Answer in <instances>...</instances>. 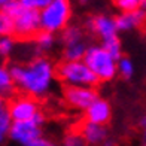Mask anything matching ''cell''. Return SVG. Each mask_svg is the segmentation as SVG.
Segmentation results:
<instances>
[{
	"label": "cell",
	"instance_id": "cell-1",
	"mask_svg": "<svg viewBox=\"0 0 146 146\" xmlns=\"http://www.w3.org/2000/svg\"><path fill=\"white\" fill-rule=\"evenodd\" d=\"M9 70L15 88L35 100L48 96L55 81V66L45 57H36L25 64H12Z\"/></svg>",
	"mask_w": 146,
	"mask_h": 146
},
{
	"label": "cell",
	"instance_id": "cell-2",
	"mask_svg": "<svg viewBox=\"0 0 146 146\" xmlns=\"http://www.w3.org/2000/svg\"><path fill=\"white\" fill-rule=\"evenodd\" d=\"M55 78H58L66 87L96 88L98 84V79L84 61H61L55 66Z\"/></svg>",
	"mask_w": 146,
	"mask_h": 146
},
{
	"label": "cell",
	"instance_id": "cell-3",
	"mask_svg": "<svg viewBox=\"0 0 146 146\" xmlns=\"http://www.w3.org/2000/svg\"><path fill=\"white\" fill-rule=\"evenodd\" d=\"M82 61L88 66L98 82H109L116 75V60L112 57L102 45H91L88 46L85 57Z\"/></svg>",
	"mask_w": 146,
	"mask_h": 146
},
{
	"label": "cell",
	"instance_id": "cell-4",
	"mask_svg": "<svg viewBox=\"0 0 146 146\" xmlns=\"http://www.w3.org/2000/svg\"><path fill=\"white\" fill-rule=\"evenodd\" d=\"M72 18V2L70 0H52L45 9L39 12L40 30L55 35L63 31L69 25Z\"/></svg>",
	"mask_w": 146,
	"mask_h": 146
},
{
	"label": "cell",
	"instance_id": "cell-5",
	"mask_svg": "<svg viewBox=\"0 0 146 146\" xmlns=\"http://www.w3.org/2000/svg\"><path fill=\"white\" fill-rule=\"evenodd\" d=\"M43 124H45V115L43 112L37 113L31 121L25 122H12V127L8 133L11 140L17 142L21 146H29L31 142H35L36 139L43 136Z\"/></svg>",
	"mask_w": 146,
	"mask_h": 146
},
{
	"label": "cell",
	"instance_id": "cell-6",
	"mask_svg": "<svg viewBox=\"0 0 146 146\" xmlns=\"http://www.w3.org/2000/svg\"><path fill=\"white\" fill-rule=\"evenodd\" d=\"M12 23H14L12 36L18 39H35V36L40 31V19L39 12L36 11L21 8L12 18Z\"/></svg>",
	"mask_w": 146,
	"mask_h": 146
},
{
	"label": "cell",
	"instance_id": "cell-7",
	"mask_svg": "<svg viewBox=\"0 0 146 146\" xmlns=\"http://www.w3.org/2000/svg\"><path fill=\"white\" fill-rule=\"evenodd\" d=\"M8 110L12 122H25V121H31L37 113H40V106H39L37 100L27 96H21V97H15L9 104H8Z\"/></svg>",
	"mask_w": 146,
	"mask_h": 146
},
{
	"label": "cell",
	"instance_id": "cell-8",
	"mask_svg": "<svg viewBox=\"0 0 146 146\" xmlns=\"http://www.w3.org/2000/svg\"><path fill=\"white\" fill-rule=\"evenodd\" d=\"M63 97L66 103L70 108L76 109V110H82L85 112L90 106L94 103L98 94L96 88H87V87H64L63 91Z\"/></svg>",
	"mask_w": 146,
	"mask_h": 146
},
{
	"label": "cell",
	"instance_id": "cell-9",
	"mask_svg": "<svg viewBox=\"0 0 146 146\" xmlns=\"http://www.w3.org/2000/svg\"><path fill=\"white\" fill-rule=\"evenodd\" d=\"M85 27L90 30L92 35H96L97 37L103 40H108L110 37L118 36V30L115 25V18H112L109 15L98 14V15H91L85 21Z\"/></svg>",
	"mask_w": 146,
	"mask_h": 146
},
{
	"label": "cell",
	"instance_id": "cell-10",
	"mask_svg": "<svg viewBox=\"0 0 146 146\" xmlns=\"http://www.w3.org/2000/svg\"><path fill=\"white\" fill-rule=\"evenodd\" d=\"M112 119V106L108 100L98 97L90 108L85 110V121L97 125H104Z\"/></svg>",
	"mask_w": 146,
	"mask_h": 146
},
{
	"label": "cell",
	"instance_id": "cell-11",
	"mask_svg": "<svg viewBox=\"0 0 146 146\" xmlns=\"http://www.w3.org/2000/svg\"><path fill=\"white\" fill-rule=\"evenodd\" d=\"M146 21V11L137 9L131 12H121L115 17V25L118 31H133L140 29Z\"/></svg>",
	"mask_w": 146,
	"mask_h": 146
},
{
	"label": "cell",
	"instance_id": "cell-12",
	"mask_svg": "<svg viewBox=\"0 0 146 146\" xmlns=\"http://www.w3.org/2000/svg\"><path fill=\"white\" fill-rule=\"evenodd\" d=\"M79 134L82 136V139L85 140L87 145H91V146H98V145H103L106 140H108V128L104 125H97V124H91V122H87L85 121L81 127V131Z\"/></svg>",
	"mask_w": 146,
	"mask_h": 146
},
{
	"label": "cell",
	"instance_id": "cell-13",
	"mask_svg": "<svg viewBox=\"0 0 146 146\" xmlns=\"http://www.w3.org/2000/svg\"><path fill=\"white\" fill-rule=\"evenodd\" d=\"M87 49H88V45L85 40L72 43V45H66L63 48V58H64V61H82Z\"/></svg>",
	"mask_w": 146,
	"mask_h": 146
},
{
	"label": "cell",
	"instance_id": "cell-14",
	"mask_svg": "<svg viewBox=\"0 0 146 146\" xmlns=\"http://www.w3.org/2000/svg\"><path fill=\"white\" fill-rule=\"evenodd\" d=\"M15 91V82L11 75L9 67L0 64V98H8L14 94Z\"/></svg>",
	"mask_w": 146,
	"mask_h": 146
},
{
	"label": "cell",
	"instance_id": "cell-15",
	"mask_svg": "<svg viewBox=\"0 0 146 146\" xmlns=\"http://www.w3.org/2000/svg\"><path fill=\"white\" fill-rule=\"evenodd\" d=\"M55 35L48 31H39L37 35L35 36V45H36V49L37 52H49L52 48L55 46Z\"/></svg>",
	"mask_w": 146,
	"mask_h": 146
},
{
	"label": "cell",
	"instance_id": "cell-16",
	"mask_svg": "<svg viewBox=\"0 0 146 146\" xmlns=\"http://www.w3.org/2000/svg\"><path fill=\"white\" fill-rule=\"evenodd\" d=\"M61 40H63L64 46L82 42V40H85L84 30L79 29V27H75V25H67V27L61 31Z\"/></svg>",
	"mask_w": 146,
	"mask_h": 146
},
{
	"label": "cell",
	"instance_id": "cell-17",
	"mask_svg": "<svg viewBox=\"0 0 146 146\" xmlns=\"http://www.w3.org/2000/svg\"><path fill=\"white\" fill-rule=\"evenodd\" d=\"M102 46H103V49H106L116 60V61L122 57V43H121V39H119L118 36L110 37V39H108V40H103Z\"/></svg>",
	"mask_w": 146,
	"mask_h": 146
},
{
	"label": "cell",
	"instance_id": "cell-18",
	"mask_svg": "<svg viewBox=\"0 0 146 146\" xmlns=\"http://www.w3.org/2000/svg\"><path fill=\"white\" fill-rule=\"evenodd\" d=\"M116 72L118 75H121L124 79H131L133 75H134V64L130 58L127 57H121L116 61Z\"/></svg>",
	"mask_w": 146,
	"mask_h": 146
},
{
	"label": "cell",
	"instance_id": "cell-19",
	"mask_svg": "<svg viewBox=\"0 0 146 146\" xmlns=\"http://www.w3.org/2000/svg\"><path fill=\"white\" fill-rule=\"evenodd\" d=\"M15 49V39L12 36L0 37V58H8Z\"/></svg>",
	"mask_w": 146,
	"mask_h": 146
},
{
	"label": "cell",
	"instance_id": "cell-20",
	"mask_svg": "<svg viewBox=\"0 0 146 146\" xmlns=\"http://www.w3.org/2000/svg\"><path fill=\"white\" fill-rule=\"evenodd\" d=\"M113 5L121 11V12H131V11H137L142 6V0H112Z\"/></svg>",
	"mask_w": 146,
	"mask_h": 146
},
{
	"label": "cell",
	"instance_id": "cell-21",
	"mask_svg": "<svg viewBox=\"0 0 146 146\" xmlns=\"http://www.w3.org/2000/svg\"><path fill=\"white\" fill-rule=\"evenodd\" d=\"M51 2L52 0H18V3L24 9H30V11H36V12H40L42 9H45Z\"/></svg>",
	"mask_w": 146,
	"mask_h": 146
},
{
	"label": "cell",
	"instance_id": "cell-22",
	"mask_svg": "<svg viewBox=\"0 0 146 146\" xmlns=\"http://www.w3.org/2000/svg\"><path fill=\"white\" fill-rule=\"evenodd\" d=\"M61 146H87V143L82 139V136L79 134V131H72L63 137Z\"/></svg>",
	"mask_w": 146,
	"mask_h": 146
},
{
	"label": "cell",
	"instance_id": "cell-23",
	"mask_svg": "<svg viewBox=\"0 0 146 146\" xmlns=\"http://www.w3.org/2000/svg\"><path fill=\"white\" fill-rule=\"evenodd\" d=\"M12 33H14V23H12V19L8 15L2 14V11H0V37L12 36Z\"/></svg>",
	"mask_w": 146,
	"mask_h": 146
},
{
	"label": "cell",
	"instance_id": "cell-24",
	"mask_svg": "<svg viewBox=\"0 0 146 146\" xmlns=\"http://www.w3.org/2000/svg\"><path fill=\"white\" fill-rule=\"evenodd\" d=\"M29 146H58L52 139H48V137H45V136H42V137H39V139H36L35 142H31Z\"/></svg>",
	"mask_w": 146,
	"mask_h": 146
},
{
	"label": "cell",
	"instance_id": "cell-25",
	"mask_svg": "<svg viewBox=\"0 0 146 146\" xmlns=\"http://www.w3.org/2000/svg\"><path fill=\"white\" fill-rule=\"evenodd\" d=\"M139 128H140L142 140H143V143H146V113L140 118V121H139Z\"/></svg>",
	"mask_w": 146,
	"mask_h": 146
},
{
	"label": "cell",
	"instance_id": "cell-26",
	"mask_svg": "<svg viewBox=\"0 0 146 146\" xmlns=\"http://www.w3.org/2000/svg\"><path fill=\"white\" fill-rule=\"evenodd\" d=\"M102 146H118V145H116L115 140H112V139H108V140H106Z\"/></svg>",
	"mask_w": 146,
	"mask_h": 146
},
{
	"label": "cell",
	"instance_id": "cell-27",
	"mask_svg": "<svg viewBox=\"0 0 146 146\" xmlns=\"http://www.w3.org/2000/svg\"><path fill=\"white\" fill-rule=\"evenodd\" d=\"M5 109H8V104H6V102L3 100V98H0V113H2Z\"/></svg>",
	"mask_w": 146,
	"mask_h": 146
},
{
	"label": "cell",
	"instance_id": "cell-28",
	"mask_svg": "<svg viewBox=\"0 0 146 146\" xmlns=\"http://www.w3.org/2000/svg\"><path fill=\"white\" fill-rule=\"evenodd\" d=\"M92 0H78V3L79 5H82V6H85V5H88V3H91Z\"/></svg>",
	"mask_w": 146,
	"mask_h": 146
},
{
	"label": "cell",
	"instance_id": "cell-29",
	"mask_svg": "<svg viewBox=\"0 0 146 146\" xmlns=\"http://www.w3.org/2000/svg\"><path fill=\"white\" fill-rule=\"evenodd\" d=\"M9 2H12V0H0V8H3V6L8 5Z\"/></svg>",
	"mask_w": 146,
	"mask_h": 146
},
{
	"label": "cell",
	"instance_id": "cell-30",
	"mask_svg": "<svg viewBox=\"0 0 146 146\" xmlns=\"http://www.w3.org/2000/svg\"><path fill=\"white\" fill-rule=\"evenodd\" d=\"M5 137H6V136H3V134H0V143H2V142L5 140Z\"/></svg>",
	"mask_w": 146,
	"mask_h": 146
},
{
	"label": "cell",
	"instance_id": "cell-31",
	"mask_svg": "<svg viewBox=\"0 0 146 146\" xmlns=\"http://www.w3.org/2000/svg\"><path fill=\"white\" fill-rule=\"evenodd\" d=\"M142 2H143V3H146V0H142Z\"/></svg>",
	"mask_w": 146,
	"mask_h": 146
}]
</instances>
